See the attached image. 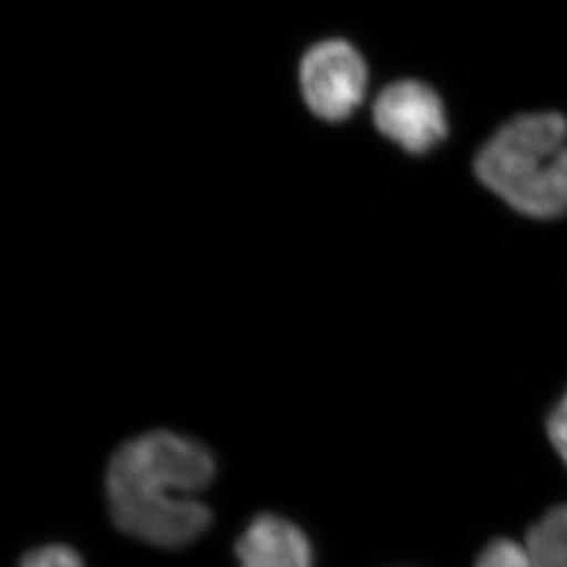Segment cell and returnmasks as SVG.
<instances>
[{
  "label": "cell",
  "instance_id": "cell-1",
  "mask_svg": "<svg viewBox=\"0 0 567 567\" xmlns=\"http://www.w3.org/2000/svg\"><path fill=\"white\" fill-rule=\"evenodd\" d=\"M217 463L206 444L172 430H150L124 441L109 457V516L125 536L161 549H181L214 522L197 498L214 483Z\"/></svg>",
  "mask_w": 567,
  "mask_h": 567
},
{
  "label": "cell",
  "instance_id": "cell-2",
  "mask_svg": "<svg viewBox=\"0 0 567 567\" xmlns=\"http://www.w3.org/2000/svg\"><path fill=\"white\" fill-rule=\"evenodd\" d=\"M476 177L519 214L558 219L567 214V120L558 113L511 120L474 162Z\"/></svg>",
  "mask_w": 567,
  "mask_h": 567
},
{
  "label": "cell",
  "instance_id": "cell-3",
  "mask_svg": "<svg viewBox=\"0 0 567 567\" xmlns=\"http://www.w3.org/2000/svg\"><path fill=\"white\" fill-rule=\"evenodd\" d=\"M301 92L318 118L342 122L364 102L368 66L346 41L316 44L300 66Z\"/></svg>",
  "mask_w": 567,
  "mask_h": 567
},
{
  "label": "cell",
  "instance_id": "cell-4",
  "mask_svg": "<svg viewBox=\"0 0 567 567\" xmlns=\"http://www.w3.org/2000/svg\"><path fill=\"white\" fill-rule=\"evenodd\" d=\"M377 128L408 153H426L449 133L443 102L432 86L421 81L391 83L380 92L373 107Z\"/></svg>",
  "mask_w": 567,
  "mask_h": 567
},
{
  "label": "cell",
  "instance_id": "cell-5",
  "mask_svg": "<svg viewBox=\"0 0 567 567\" xmlns=\"http://www.w3.org/2000/svg\"><path fill=\"white\" fill-rule=\"evenodd\" d=\"M239 567H312L306 530L274 513L257 514L236 542Z\"/></svg>",
  "mask_w": 567,
  "mask_h": 567
},
{
  "label": "cell",
  "instance_id": "cell-6",
  "mask_svg": "<svg viewBox=\"0 0 567 567\" xmlns=\"http://www.w3.org/2000/svg\"><path fill=\"white\" fill-rule=\"evenodd\" d=\"M533 567H567V504L549 508L525 538Z\"/></svg>",
  "mask_w": 567,
  "mask_h": 567
},
{
  "label": "cell",
  "instance_id": "cell-7",
  "mask_svg": "<svg viewBox=\"0 0 567 567\" xmlns=\"http://www.w3.org/2000/svg\"><path fill=\"white\" fill-rule=\"evenodd\" d=\"M474 567H533L527 547L508 538L488 542Z\"/></svg>",
  "mask_w": 567,
  "mask_h": 567
},
{
  "label": "cell",
  "instance_id": "cell-8",
  "mask_svg": "<svg viewBox=\"0 0 567 567\" xmlns=\"http://www.w3.org/2000/svg\"><path fill=\"white\" fill-rule=\"evenodd\" d=\"M17 567H86L80 553L66 544H47L28 551Z\"/></svg>",
  "mask_w": 567,
  "mask_h": 567
},
{
  "label": "cell",
  "instance_id": "cell-9",
  "mask_svg": "<svg viewBox=\"0 0 567 567\" xmlns=\"http://www.w3.org/2000/svg\"><path fill=\"white\" fill-rule=\"evenodd\" d=\"M547 437L567 468V390L547 415Z\"/></svg>",
  "mask_w": 567,
  "mask_h": 567
}]
</instances>
